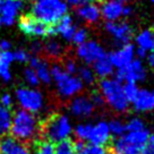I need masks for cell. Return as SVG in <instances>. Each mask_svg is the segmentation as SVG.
I'll use <instances>...</instances> for the list:
<instances>
[{
  "mask_svg": "<svg viewBox=\"0 0 154 154\" xmlns=\"http://www.w3.org/2000/svg\"><path fill=\"white\" fill-rule=\"evenodd\" d=\"M13 56H14L15 60H17V61H19V63H24L29 60V54L26 52L25 50H22V49L16 50V51L13 53Z\"/></svg>",
  "mask_w": 154,
  "mask_h": 154,
  "instance_id": "obj_38",
  "label": "cell"
},
{
  "mask_svg": "<svg viewBox=\"0 0 154 154\" xmlns=\"http://www.w3.org/2000/svg\"><path fill=\"white\" fill-rule=\"evenodd\" d=\"M119 1H121V2H128L129 0H119Z\"/></svg>",
  "mask_w": 154,
  "mask_h": 154,
  "instance_id": "obj_46",
  "label": "cell"
},
{
  "mask_svg": "<svg viewBox=\"0 0 154 154\" xmlns=\"http://www.w3.org/2000/svg\"><path fill=\"white\" fill-rule=\"evenodd\" d=\"M50 72H51V78H53L57 84L59 94L63 97L66 99L72 97L82 92L84 84L81 82V79L75 75L67 74L63 70V66L53 65L50 68Z\"/></svg>",
  "mask_w": 154,
  "mask_h": 154,
  "instance_id": "obj_5",
  "label": "cell"
},
{
  "mask_svg": "<svg viewBox=\"0 0 154 154\" xmlns=\"http://www.w3.org/2000/svg\"><path fill=\"white\" fill-rule=\"evenodd\" d=\"M35 144V154H54V145L48 140H38Z\"/></svg>",
  "mask_w": 154,
  "mask_h": 154,
  "instance_id": "obj_31",
  "label": "cell"
},
{
  "mask_svg": "<svg viewBox=\"0 0 154 154\" xmlns=\"http://www.w3.org/2000/svg\"><path fill=\"white\" fill-rule=\"evenodd\" d=\"M113 69L115 67L112 66L109 57H102L101 59H99L97 61L93 63V72L95 74V76H99L106 79L109 76H111L113 74Z\"/></svg>",
  "mask_w": 154,
  "mask_h": 154,
  "instance_id": "obj_22",
  "label": "cell"
},
{
  "mask_svg": "<svg viewBox=\"0 0 154 154\" xmlns=\"http://www.w3.org/2000/svg\"><path fill=\"white\" fill-rule=\"evenodd\" d=\"M130 14H131V7H129V6H125V7H124L122 16H129Z\"/></svg>",
  "mask_w": 154,
  "mask_h": 154,
  "instance_id": "obj_45",
  "label": "cell"
},
{
  "mask_svg": "<svg viewBox=\"0 0 154 154\" xmlns=\"http://www.w3.org/2000/svg\"><path fill=\"white\" fill-rule=\"evenodd\" d=\"M19 29L29 36H50L56 34L54 25L49 26L34 18L32 15H25L19 19Z\"/></svg>",
  "mask_w": 154,
  "mask_h": 154,
  "instance_id": "obj_8",
  "label": "cell"
},
{
  "mask_svg": "<svg viewBox=\"0 0 154 154\" xmlns=\"http://www.w3.org/2000/svg\"><path fill=\"white\" fill-rule=\"evenodd\" d=\"M29 65H31V68H33L36 72L38 81L44 83V84H50L52 78H51L50 68H49V65L47 63V61H44L40 57H36V56L29 57Z\"/></svg>",
  "mask_w": 154,
  "mask_h": 154,
  "instance_id": "obj_20",
  "label": "cell"
},
{
  "mask_svg": "<svg viewBox=\"0 0 154 154\" xmlns=\"http://www.w3.org/2000/svg\"><path fill=\"white\" fill-rule=\"evenodd\" d=\"M72 125L65 115H53L40 125V137L42 136L50 143H59L69 138Z\"/></svg>",
  "mask_w": 154,
  "mask_h": 154,
  "instance_id": "obj_2",
  "label": "cell"
},
{
  "mask_svg": "<svg viewBox=\"0 0 154 154\" xmlns=\"http://www.w3.org/2000/svg\"><path fill=\"white\" fill-rule=\"evenodd\" d=\"M147 63H149V67L154 69V50H152V51L147 54Z\"/></svg>",
  "mask_w": 154,
  "mask_h": 154,
  "instance_id": "obj_44",
  "label": "cell"
},
{
  "mask_svg": "<svg viewBox=\"0 0 154 154\" xmlns=\"http://www.w3.org/2000/svg\"><path fill=\"white\" fill-rule=\"evenodd\" d=\"M76 154H109L104 146H99L94 144H85L84 142H78L75 145Z\"/></svg>",
  "mask_w": 154,
  "mask_h": 154,
  "instance_id": "obj_27",
  "label": "cell"
},
{
  "mask_svg": "<svg viewBox=\"0 0 154 154\" xmlns=\"http://www.w3.org/2000/svg\"><path fill=\"white\" fill-rule=\"evenodd\" d=\"M68 6L63 0H38L32 8V16L45 25H56L67 15Z\"/></svg>",
  "mask_w": 154,
  "mask_h": 154,
  "instance_id": "obj_3",
  "label": "cell"
},
{
  "mask_svg": "<svg viewBox=\"0 0 154 154\" xmlns=\"http://www.w3.org/2000/svg\"><path fill=\"white\" fill-rule=\"evenodd\" d=\"M24 76H25L26 82L29 83V85H32V86H38V84H40L38 75H36V72H35V70H34L33 68H31V67L26 68L24 70Z\"/></svg>",
  "mask_w": 154,
  "mask_h": 154,
  "instance_id": "obj_35",
  "label": "cell"
},
{
  "mask_svg": "<svg viewBox=\"0 0 154 154\" xmlns=\"http://www.w3.org/2000/svg\"><path fill=\"white\" fill-rule=\"evenodd\" d=\"M78 78L81 79V82L83 84H87V85H91L95 81V74L93 72V69L87 66H83V67L78 68Z\"/></svg>",
  "mask_w": 154,
  "mask_h": 154,
  "instance_id": "obj_28",
  "label": "cell"
},
{
  "mask_svg": "<svg viewBox=\"0 0 154 154\" xmlns=\"http://www.w3.org/2000/svg\"><path fill=\"white\" fill-rule=\"evenodd\" d=\"M54 154H76L75 144L69 140L59 142L57 146H54Z\"/></svg>",
  "mask_w": 154,
  "mask_h": 154,
  "instance_id": "obj_29",
  "label": "cell"
},
{
  "mask_svg": "<svg viewBox=\"0 0 154 154\" xmlns=\"http://www.w3.org/2000/svg\"><path fill=\"white\" fill-rule=\"evenodd\" d=\"M63 45L56 40H49L44 44H42V52H44L45 57L49 58V59H58V58H60L61 54H63Z\"/></svg>",
  "mask_w": 154,
  "mask_h": 154,
  "instance_id": "obj_25",
  "label": "cell"
},
{
  "mask_svg": "<svg viewBox=\"0 0 154 154\" xmlns=\"http://www.w3.org/2000/svg\"><path fill=\"white\" fill-rule=\"evenodd\" d=\"M36 1H38V0H36Z\"/></svg>",
  "mask_w": 154,
  "mask_h": 154,
  "instance_id": "obj_50",
  "label": "cell"
},
{
  "mask_svg": "<svg viewBox=\"0 0 154 154\" xmlns=\"http://www.w3.org/2000/svg\"><path fill=\"white\" fill-rule=\"evenodd\" d=\"M77 15L84 22L90 23V24H94V23H97L101 18V10L96 4L87 2L85 5H83L82 7L77 8Z\"/></svg>",
  "mask_w": 154,
  "mask_h": 154,
  "instance_id": "obj_19",
  "label": "cell"
},
{
  "mask_svg": "<svg viewBox=\"0 0 154 154\" xmlns=\"http://www.w3.org/2000/svg\"><path fill=\"white\" fill-rule=\"evenodd\" d=\"M134 45L130 43L122 44V47L115 50L113 52L110 53L109 59H110L112 66L118 69H122L126 66H128L133 60L135 59L136 54Z\"/></svg>",
  "mask_w": 154,
  "mask_h": 154,
  "instance_id": "obj_11",
  "label": "cell"
},
{
  "mask_svg": "<svg viewBox=\"0 0 154 154\" xmlns=\"http://www.w3.org/2000/svg\"><path fill=\"white\" fill-rule=\"evenodd\" d=\"M95 106L87 96H76L69 104V110L77 118H87L94 112Z\"/></svg>",
  "mask_w": 154,
  "mask_h": 154,
  "instance_id": "obj_15",
  "label": "cell"
},
{
  "mask_svg": "<svg viewBox=\"0 0 154 154\" xmlns=\"http://www.w3.org/2000/svg\"><path fill=\"white\" fill-rule=\"evenodd\" d=\"M153 34H154V32H153Z\"/></svg>",
  "mask_w": 154,
  "mask_h": 154,
  "instance_id": "obj_49",
  "label": "cell"
},
{
  "mask_svg": "<svg viewBox=\"0 0 154 154\" xmlns=\"http://www.w3.org/2000/svg\"><path fill=\"white\" fill-rule=\"evenodd\" d=\"M151 2H152V4L154 5V0H151Z\"/></svg>",
  "mask_w": 154,
  "mask_h": 154,
  "instance_id": "obj_47",
  "label": "cell"
},
{
  "mask_svg": "<svg viewBox=\"0 0 154 154\" xmlns=\"http://www.w3.org/2000/svg\"><path fill=\"white\" fill-rule=\"evenodd\" d=\"M146 77V69L140 59H134L131 63L122 69H118L117 79L119 82L136 83L143 82Z\"/></svg>",
  "mask_w": 154,
  "mask_h": 154,
  "instance_id": "obj_9",
  "label": "cell"
},
{
  "mask_svg": "<svg viewBox=\"0 0 154 154\" xmlns=\"http://www.w3.org/2000/svg\"><path fill=\"white\" fill-rule=\"evenodd\" d=\"M143 129H145V124L140 118H133L126 124V131H140Z\"/></svg>",
  "mask_w": 154,
  "mask_h": 154,
  "instance_id": "obj_34",
  "label": "cell"
},
{
  "mask_svg": "<svg viewBox=\"0 0 154 154\" xmlns=\"http://www.w3.org/2000/svg\"><path fill=\"white\" fill-rule=\"evenodd\" d=\"M1 154H31L27 145L20 143L11 136H2L0 138Z\"/></svg>",
  "mask_w": 154,
  "mask_h": 154,
  "instance_id": "obj_17",
  "label": "cell"
},
{
  "mask_svg": "<svg viewBox=\"0 0 154 154\" xmlns=\"http://www.w3.org/2000/svg\"><path fill=\"white\" fill-rule=\"evenodd\" d=\"M122 90H124V94H125V97L127 99V101L129 102H133L136 95H137V93H138V87L136 84L134 83H126L125 85H122Z\"/></svg>",
  "mask_w": 154,
  "mask_h": 154,
  "instance_id": "obj_33",
  "label": "cell"
},
{
  "mask_svg": "<svg viewBox=\"0 0 154 154\" xmlns=\"http://www.w3.org/2000/svg\"><path fill=\"white\" fill-rule=\"evenodd\" d=\"M72 41L77 45H81L87 41V31L85 29H76Z\"/></svg>",
  "mask_w": 154,
  "mask_h": 154,
  "instance_id": "obj_36",
  "label": "cell"
},
{
  "mask_svg": "<svg viewBox=\"0 0 154 154\" xmlns=\"http://www.w3.org/2000/svg\"><path fill=\"white\" fill-rule=\"evenodd\" d=\"M10 47H11V44L9 41H6V40L0 41V51H9Z\"/></svg>",
  "mask_w": 154,
  "mask_h": 154,
  "instance_id": "obj_43",
  "label": "cell"
},
{
  "mask_svg": "<svg viewBox=\"0 0 154 154\" xmlns=\"http://www.w3.org/2000/svg\"><path fill=\"white\" fill-rule=\"evenodd\" d=\"M54 29H56V34H60L65 40L72 41V35L76 31V26L74 25L72 17L69 15H65L56 24Z\"/></svg>",
  "mask_w": 154,
  "mask_h": 154,
  "instance_id": "obj_21",
  "label": "cell"
},
{
  "mask_svg": "<svg viewBox=\"0 0 154 154\" xmlns=\"http://www.w3.org/2000/svg\"><path fill=\"white\" fill-rule=\"evenodd\" d=\"M92 102H93V104L94 106H102L103 103H104V100H103V97L101 96V94H94V95L92 96Z\"/></svg>",
  "mask_w": 154,
  "mask_h": 154,
  "instance_id": "obj_42",
  "label": "cell"
},
{
  "mask_svg": "<svg viewBox=\"0 0 154 154\" xmlns=\"http://www.w3.org/2000/svg\"><path fill=\"white\" fill-rule=\"evenodd\" d=\"M0 104L10 110V108L13 106V100H11V96L9 93H4L0 96Z\"/></svg>",
  "mask_w": 154,
  "mask_h": 154,
  "instance_id": "obj_40",
  "label": "cell"
},
{
  "mask_svg": "<svg viewBox=\"0 0 154 154\" xmlns=\"http://www.w3.org/2000/svg\"><path fill=\"white\" fill-rule=\"evenodd\" d=\"M13 60H14V56L10 51H2L0 53V77L5 82H9L11 79L9 67Z\"/></svg>",
  "mask_w": 154,
  "mask_h": 154,
  "instance_id": "obj_24",
  "label": "cell"
},
{
  "mask_svg": "<svg viewBox=\"0 0 154 154\" xmlns=\"http://www.w3.org/2000/svg\"><path fill=\"white\" fill-rule=\"evenodd\" d=\"M13 115L9 109L0 104V137L6 136L10 131Z\"/></svg>",
  "mask_w": 154,
  "mask_h": 154,
  "instance_id": "obj_26",
  "label": "cell"
},
{
  "mask_svg": "<svg viewBox=\"0 0 154 154\" xmlns=\"http://www.w3.org/2000/svg\"><path fill=\"white\" fill-rule=\"evenodd\" d=\"M92 124H79L75 128V135L81 142L88 140L90 136V131H91Z\"/></svg>",
  "mask_w": 154,
  "mask_h": 154,
  "instance_id": "obj_32",
  "label": "cell"
},
{
  "mask_svg": "<svg viewBox=\"0 0 154 154\" xmlns=\"http://www.w3.org/2000/svg\"><path fill=\"white\" fill-rule=\"evenodd\" d=\"M111 140V133L109 129V125L106 121H99L96 124H92L88 142L90 144L104 146Z\"/></svg>",
  "mask_w": 154,
  "mask_h": 154,
  "instance_id": "obj_14",
  "label": "cell"
},
{
  "mask_svg": "<svg viewBox=\"0 0 154 154\" xmlns=\"http://www.w3.org/2000/svg\"><path fill=\"white\" fill-rule=\"evenodd\" d=\"M137 49L143 50L145 52H151L154 50V34L149 29H144L137 34L136 36Z\"/></svg>",
  "mask_w": 154,
  "mask_h": 154,
  "instance_id": "obj_23",
  "label": "cell"
},
{
  "mask_svg": "<svg viewBox=\"0 0 154 154\" xmlns=\"http://www.w3.org/2000/svg\"><path fill=\"white\" fill-rule=\"evenodd\" d=\"M24 6L23 0H0V22L6 26L15 23L18 11Z\"/></svg>",
  "mask_w": 154,
  "mask_h": 154,
  "instance_id": "obj_12",
  "label": "cell"
},
{
  "mask_svg": "<svg viewBox=\"0 0 154 154\" xmlns=\"http://www.w3.org/2000/svg\"><path fill=\"white\" fill-rule=\"evenodd\" d=\"M10 133L13 138L23 144H35L40 137L38 120L33 113L20 109L15 112Z\"/></svg>",
  "mask_w": 154,
  "mask_h": 154,
  "instance_id": "obj_1",
  "label": "cell"
},
{
  "mask_svg": "<svg viewBox=\"0 0 154 154\" xmlns=\"http://www.w3.org/2000/svg\"><path fill=\"white\" fill-rule=\"evenodd\" d=\"M124 4L119 0H106L100 7L101 16L106 22H119L124 13Z\"/></svg>",
  "mask_w": 154,
  "mask_h": 154,
  "instance_id": "obj_16",
  "label": "cell"
},
{
  "mask_svg": "<svg viewBox=\"0 0 154 154\" xmlns=\"http://www.w3.org/2000/svg\"><path fill=\"white\" fill-rule=\"evenodd\" d=\"M106 29L117 42L122 44L129 43L133 35V29L126 22H106Z\"/></svg>",
  "mask_w": 154,
  "mask_h": 154,
  "instance_id": "obj_13",
  "label": "cell"
},
{
  "mask_svg": "<svg viewBox=\"0 0 154 154\" xmlns=\"http://www.w3.org/2000/svg\"><path fill=\"white\" fill-rule=\"evenodd\" d=\"M0 25H1V22H0Z\"/></svg>",
  "mask_w": 154,
  "mask_h": 154,
  "instance_id": "obj_48",
  "label": "cell"
},
{
  "mask_svg": "<svg viewBox=\"0 0 154 154\" xmlns=\"http://www.w3.org/2000/svg\"><path fill=\"white\" fill-rule=\"evenodd\" d=\"M108 125H109L111 135L120 137V136L126 134V124L124 121H121L120 119H113L110 122H108Z\"/></svg>",
  "mask_w": 154,
  "mask_h": 154,
  "instance_id": "obj_30",
  "label": "cell"
},
{
  "mask_svg": "<svg viewBox=\"0 0 154 154\" xmlns=\"http://www.w3.org/2000/svg\"><path fill=\"white\" fill-rule=\"evenodd\" d=\"M100 94L112 110L125 112L129 106L122 90V84L116 78H106L100 83Z\"/></svg>",
  "mask_w": 154,
  "mask_h": 154,
  "instance_id": "obj_4",
  "label": "cell"
},
{
  "mask_svg": "<svg viewBox=\"0 0 154 154\" xmlns=\"http://www.w3.org/2000/svg\"><path fill=\"white\" fill-rule=\"evenodd\" d=\"M88 2V0H67V6L69 5L70 7H75V8H79L83 5H85Z\"/></svg>",
  "mask_w": 154,
  "mask_h": 154,
  "instance_id": "obj_41",
  "label": "cell"
},
{
  "mask_svg": "<svg viewBox=\"0 0 154 154\" xmlns=\"http://www.w3.org/2000/svg\"><path fill=\"white\" fill-rule=\"evenodd\" d=\"M134 109L138 112H146V111L154 109V92L149 90H140L137 95L133 100Z\"/></svg>",
  "mask_w": 154,
  "mask_h": 154,
  "instance_id": "obj_18",
  "label": "cell"
},
{
  "mask_svg": "<svg viewBox=\"0 0 154 154\" xmlns=\"http://www.w3.org/2000/svg\"><path fill=\"white\" fill-rule=\"evenodd\" d=\"M16 96H17L19 104L24 108L23 110L29 111L31 113L38 112L43 108V94L38 90L27 88V87H18L16 90Z\"/></svg>",
  "mask_w": 154,
  "mask_h": 154,
  "instance_id": "obj_7",
  "label": "cell"
},
{
  "mask_svg": "<svg viewBox=\"0 0 154 154\" xmlns=\"http://www.w3.org/2000/svg\"><path fill=\"white\" fill-rule=\"evenodd\" d=\"M140 154H154V135H149V140L143 147Z\"/></svg>",
  "mask_w": 154,
  "mask_h": 154,
  "instance_id": "obj_39",
  "label": "cell"
},
{
  "mask_svg": "<svg viewBox=\"0 0 154 154\" xmlns=\"http://www.w3.org/2000/svg\"><path fill=\"white\" fill-rule=\"evenodd\" d=\"M149 138V131L147 129L127 131L125 135L118 137V140L115 142V154H140Z\"/></svg>",
  "mask_w": 154,
  "mask_h": 154,
  "instance_id": "obj_6",
  "label": "cell"
},
{
  "mask_svg": "<svg viewBox=\"0 0 154 154\" xmlns=\"http://www.w3.org/2000/svg\"><path fill=\"white\" fill-rule=\"evenodd\" d=\"M63 68V70L67 72V74H69V75H75L77 72V70H78V67H77L76 63H75L74 60H72V59L66 60Z\"/></svg>",
  "mask_w": 154,
  "mask_h": 154,
  "instance_id": "obj_37",
  "label": "cell"
},
{
  "mask_svg": "<svg viewBox=\"0 0 154 154\" xmlns=\"http://www.w3.org/2000/svg\"><path fill=\"white\" fill-rule=\"evenodd\" d=\"M76 54L86 65H91L106 56L104 49L96 41H86L81 45H77Z\"/></svg>",
  "mask_w": 154,
  "mask_h": 154,
  "instance_id": "obj_10",
  "label": "cell"
}]
</instances>
